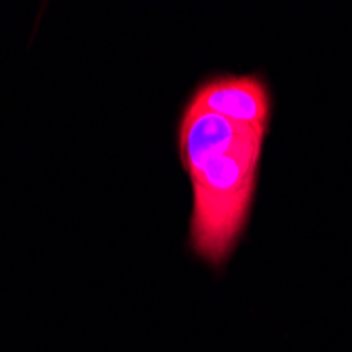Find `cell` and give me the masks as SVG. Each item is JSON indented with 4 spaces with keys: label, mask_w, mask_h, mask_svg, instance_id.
I'll return each mask as SVG.
<instances>
[{
    "label": "cell",
    "mask_w": 352,
    "mask_h": 352,
    "mask_svg": "<svg viewBox=\"0 0 352 352\" xmlns=\"http://www.w3.org/2000/svg\"><path fill=\"white\" fill-rule=\"evenodd\" d=\"M188 104L226 120L270 131L272 93L262 74H213L190 93Z\"/></svg>",
    "instance_id": "cell-2"
},
{
    "label": "cell",
    "mask_w": 352,
    "mask_h": 352,
    "mask_svg": "<svg viewBox=\"0 0 352 352\" xmlns=\"http://www.w3.org/2000/svg\"><path fill=\"white\" fill-rule=\"evenodd\" d=\"M266 138L188 102L179 114L177 152L192 184L188 245L211 268L230 260L249 223Z\"/></svg>",
    "instance_id": "cell-1"
}]
</instances>
